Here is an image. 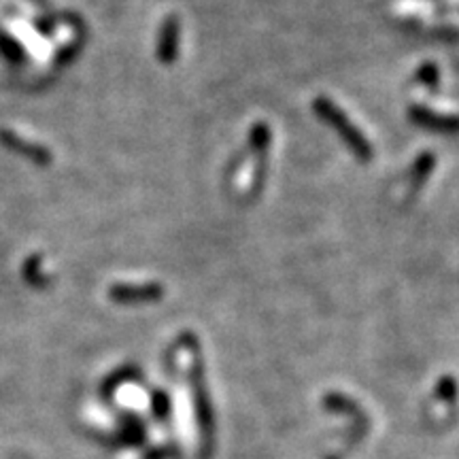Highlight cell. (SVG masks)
<instances>
[{"label": "cell", "instance_id": "obj_1", "mask_svg": "<svg viewBox=\"0 0 459 459\" xmlns=\"http://www.w3.org/2000/svg\"><path fill=\"white\" fill-rule=\"evenodd\" d=\"M319 108H321V111H325V113H328L330 117H334V119H332V122H336L338 128H342V130H344V134H347L349 143H351V145H353L355 149H358V152L361 153V156H364V158H368V152H370L368 145H366V141L361 139V136H355V130H353V128H349V124L344 122V119H347V117H344L342 113L338 115L336 108H332L328 100H319Z\"/></svg>", "mask_w": 459, "mask_h": 459}]
</instances>
